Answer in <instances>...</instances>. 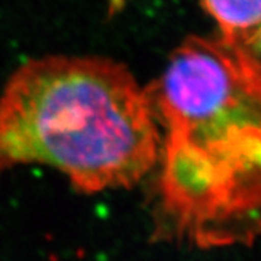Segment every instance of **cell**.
Listing matches in <instances>:
<instances>
[{"mask_svg": "<svg viewBox=\"0 0 261 261\" xmlns=\"http://www.w3.org/2000/svg\"><path fill=\"white\" fill-rule=\"evenodd\" d=\"M166 129L159 214L199 248L261 235V64L244 44L189 37L147 90Z\"/></svg>", "mask_w": 261, "mask_h": 261, "instance_id": "1", "label": "cell"}, {"mask_svg": "<svg viewBox=\"0 0 261 261\" xmlns=\"http://www.w3.org/2000/svg\"><path fill=\"white\" fill-rule=\"evenodd\" d=\"M155 114L123 64L96 56L27 61L0 96V171L46 165L85 194L136 186L159 151Z\"/></svg>", "mask_w": 261, "mask_h": 261, "instance_id": "2", "label": "cell"}, {"mask_svg": "<svg viewBox=\"0 0 261 261\" xmlns=\"http://www.w3.org/2000/svg\"><path fill=\"white\" fill-rule=\"evenodd\" d=\"M228 43H244L261 27V0H202Z\"/></svg>", "mask_w": 261, "mask_h": 261, "instance_id": "3", "label": "cell"}, {"mask_svg": "<svg viewBox=\"0 0 261 261\" xmlns=\"http://www.w3.org/2000/svg\"><path fill=\"white\" fill-rule=\"evenodd\" d=\"M243 44L248 48L249 52H251L252 55L257 59L258 63L261 64V27Z\"/></svg>", "mask_w": 261, "mask_h": 261, "instance_id": "4", "label": "cell"}]
</instances>
